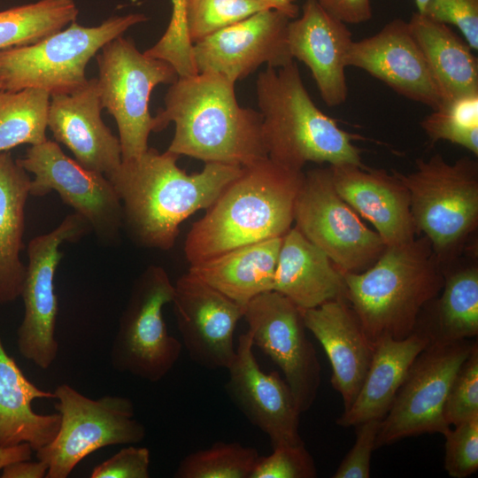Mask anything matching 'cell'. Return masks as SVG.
<instances>
[{
  "label": "cell",
  "instance_id": "obj_29",
  "mask_svg": "<svg viewBox=\"0 0 478 478\" xmlns=\"http://www.w3.org/2000/svg\"><path fill=\"white\" fill-rule=\"evenodd\" d=\"M441 101L478 93V61L449 25L414 12L408 21Z\"/></svg>",
  "mask_w": 478,
  "mask_h": 478
},
{
  "label": "cell",
  "instance_id": "obj_28",
  "mask_svg": "<svg viewBox=\"0 0 478 478\" xmlns=\"http://www.w3.org/2000/svg\"><path fill=\"white\" fill-rule=\"evenodd\" d=\"M281 239L231 250L190 265L188 272L245 307L257 296L273 290Z\"/></svg>",
  "mask_w": 478,
  "mask_h": 478
},
{
  "label": "cell",
  "instance_id": "obj_35",
  "mask_svg": "<svg viewBox=\"0 0 478 478\" xmlns=\"http://www.w3.org/2000/svg\"><path fill=\"white\" fill-rule=\"evenodd\" d=\"M268 8L270 7L259 0H185L189 39L194 44Z\"/></svg>",
  "mask_w": 478,
  "mask_h": 478
},
{
  "label": "cell",
  "instance_id": "obj_5",
  "mask_svg": "<svg viewBox=\"0 0 478 478\" xmlns=\"http://www.w3.org/2000/svg\"><path fill=\"white\" fill-rule=\"evenodd\" d=\"M256 93L264 143L274 163L295 171L309 162L364 165L356 135L316 106L295 61L262 71Z\"/></svg>",
  "mask_w": 478,
  "mask_h": 478
},
{
  "label": "cell",
  "instance_id": "obj_25",
  "mask_svg": "<svg viewBox=\"0 0 478 478\" xmlns=\"http://www.w3.org/2000/svg\"><path fill=\"white\" fill-rule=\"evenodd\" d=\"M273 290L301 310L345 297L346 294L343 274L296 227L282 236Z\"/></svg>",
  "mask_w": 478,
  "mask_h": 478
},
{
  "label": "cell",
  "instance_id": "obj_4",
  "mask_svg": "<svg viewBox=\"0 0 478 478\" xmlns=\"http://www.w3.org/2000/svg\"><path fill=\"white\" fill-rule=\"evenodd\" d=\"M343 276L345 297L374 344L412 334L420 311L443 285L442 266L424 235L386 246L370 267Z\"/></svg>",
  "mask_w": 478,
  "mask_h": 478
},
{
  "label": "cell",
  "instance_id": "obj_22",
  "mask_svg": "<svg viewBox=\"0 0 478 478\" xmlns=\"http://www.w3.org/2000/svg\"><path fill=\"white\" fill-rule=\"evenodd\" d=\"M48 127L84 167L104 175L121 163V147L101 118L97 78L69 94L50 96Z\"/></svg>",
  "mask_w": 478,
  "mask_h": 478
},
{
  "label": "cell",
  "instance_id": "obj_16",
  "mask_svg": "<svg viewBox=\"0 0 478 478\" xmlns=\"http://www.w3.org/2000/svg\"><path fill=\"white\" fill-rule=\"evenodd\" d=\"M290 19L268 8L194 43L197 73H216L235 84L261 65L273 68L289 65L294 61L288 44Z\"/></svg>",
  "mask_w": 478,
  "mask_h": 478
},
{
  "label": "cell",
  "instance_id": "obj_21",
  "mask_svg": "<svg viewBox=\"0 0 478 478\" xmlns=\"http://www.w3.org/2000/svg\"><path fill=\"white\" fill-rule=\"evenodd\" d=\"M328 166L337 193L374 226L386 246L416 237L408 191L392 173L365 165Z\"/></svg>",
  "mask_w": 478,
  "mask_h": 478
},
{
  "label": "cell",
  "instance_id": "obj_36",
  "mask_svg": "<svg viewBox=\"0 0 478 478\" xmlns=\"http://www.w3.org/2000/svg\"><path fill=\"white\" fill-rule=\"evenodd\" d=\"M193 44L185 20V0H173L172 15L161 38L145 54L168 62L180 76L195 73Z\"/></svg>",
  "mask_w": 478,
  "mask_h": 478
},
{
  "label": "cell",
  "instance_id": "obj_2",
  "mask_svg": "<svg viewBox=\"0 0 478 478\" xmlns=\"http://www.w3.org/2000/svg\"><path fill=\"white\" fill-rule=\"evenodd\" d=\"M171 122L175 129L167 150L178 156L242 167L268 158L260 112L242 107L235 83L219 74L178 77L153 117V132Z\"/></svg>",
  "mask_w": 478,
  "mask_h": 478
},
{
  "label": "cell",
  "instance_id": "obj_40",
  "mask_svg": "<svg viewBox=\"0 0 478 478\" xmlns=\"http://www.w3.org/2000/svg\"><path fill=\"white\" fill-rule=\"evenodd\" d=\"M421 14L455 26L470 48L478 50V0H430Z\"/></svg>",
  "mask_w": 478,
  "mask_h": 478
},
{
  "label": "cell",
  "instance_id": "obj_31",
  "mask_svg": "<svg viewBox=\"0 0 478 478\" xmlns=\"http://www.w3.org/2000/svg\"><path fill=\"white\" fill-rule=\"evenodd\" d=\"M50 94L41 89H0V152L45 142Z\"/></svg>",
  "mask_w": 478,
  "mask_h": 478
},
{
  "label": "cell",
  "instance_id": "obj_19",
  "mask_svg": "<svg viewBox=\"0 0 478 478\" xmlns=\"http://www.w3.org/2000/svg\"><path fill=\"white\" fill-rule=\"evenodd\" d=\"M347 66L362 69L400 96L436 109L441 98L408 21L387 23L375 35L353 41Z\"/></svg>",
  "mask_w": 478,
  "mask_h": 478
},
{
  "label": "cell",
  "instance_id": "obj_17",
  "mask_svg": "<svg viewBox=\"0 0 478 478\" xmlns=\"http://www.w3.org/2000/svg\"><path fill=\"white\" fill-rule=\"evenodd\" d=\"M172 303L189 358L209 370L227 369L235 356L234 334L244 307L189 272L174 284Z\"/></svg>",
  "mask_w": 478,
  "mask_h": 478
},
{
  "label": "cell",
  "instance_id": "obj_45",
  "mask_svg": "<svg viewBox=\"0 0 478 478\" xmlns=\"http://www.w3.org/2000/svg\"><path fill=\"white\" fill-rule=\"evenodd\" d=\"M33 449L27 443L0 448V470L9 464L31 459Z\"/></svg>",
  "mask_w": 478,
  "mask_h": 478
},
{
  "label": "cell",
  "instance_id": "obj_1",
  "mask_svg": "<svg viewBox=\"0 0 478 478\" xmlns=\"http://www.w3.org/2000/svg\"><path fill=\"white\" fill-rule=\"evenodd\" d=\"M179 157L148 148L105 175L120 200L122 226L145 247L171 249L180 225L196 212L206 210L243 170L204 163L201 172L188 174L178 166Z\"/></svg>",
  "mask_w": 478,
  "mask_h": 478
},
{
  "label": "cell",
  "instance_id": "obj_26",
  "mask_svg": "<svg viewBox=\"0 0 478 478\" xmlns=\"http://www.w3.org/2000/svg\"><path fill=\"white\" fill-rule=\"evenodd\" d=\"M428 344V339L416 331L402 340L384 337L378 341L363 383L337 424L350 428L372 419L382 420L412 362Z\"/></svg>",
  "mask_w": 478,
  "mask_h": 478
},
{
  "label": "cell",
  "instance_id": "obj_44",
  "mask_svg": "<svg viewBox=\"0 0 478 478\" xmlns=\"http://www.w3.org/2000/svg\"><path fill=\"white\" fill-rule=\"evenodd\" d=\"M49 466L42 460H20L7 465L2 470V478H43L46 477Z\"/></svg>",
  "mask_w": 478,
  "mask_h": 478
},
{
  "label": "cell",
  "instance_id": "obj_34",
  "mask_svg": "<svg viewBox=\"0 0 478 478\" xmlns=\"http://www.w3.org/2000/svg\"><path fill=\"white\" fill-rule=\"evenodd\" d=\"M420 127L431 144L448 141L478 155V93L441 101Z\"/></svg>",
  "mask_w": 478,
  "mask_h": 478
},
{
  "label": "cell",
  "instance_id": "obj_47",
  "mask_svg": "<svg viewBox=\"0 0 478 478\" xmlns=\"http://www.w3.org/2000/svg\"><path fill=\"white\" fill-rule=\"evenodd\" d=\"M430 0H414L416 7H417V12L423 13L427 4L429 3Z\"/></svg>",
  "mask_w": 478,
  "mask_h": 478
},
{
  "label": "cell",
  "instance_id": "obj_6",
  "mask_svg": "<svg viewBox=\"0 0 478 478\" xmlns=\"http://www.w3.org/2000/svg\"><path fill=\"white\" fill-rule=\"evenodd\" d=\"M392 173L405 185L417 234L422 232L442 269L470 245L478 227V162L463 157L454 163L441 154L417 158L415 169Z\"/></svg>",
  "mask_w": 478,
  "mask_h": 478
},
{
  "label": "cell",
  "instance_id": "obj_39",
  "mask_svg": "<svg viewBox=\"0 0 478 478\" xmlns=\"http://www.w3.org/2000/svg\"><path fill=\"white\" fill-rule=\"evenodd\" d=\"M317 469L305 444L279 445L259 459L251 478H314Z\"/></svg>",
  "mask_w": 478,
  "mask_h": 478
},
{
  "label": "cell",
  "instance_id": "obj_27",
  "mask_svg": "<svg viewBox=\"0 0 478 478\" xmlns=\"http://www.w3.org/2000/svg\"><path fill=\"white\" fill-rule=\"evenodd\" d=\"M35 399H55V394L25 376L0 337V448L27 443L36 451L54 439L60 416L35 412Z\"/></svg>",
  "mask_w": 478,
  "mask_h": 478
},
{
  "label": "cell",
  "instance_id": "obj_18",
  "mask_svg": "<svg viewBox=\"0 0 478 478\" xmlns=\"http://www.w3.org/2000/svg\"><path fill=\"white\" fill-rule=\"evenodd\" d=\"M248 332L239 337L235 356L227 368L226 390L244 416L279 445L305 444L299 435L301 414L291 390L277 372L265 373L253 353Z\"/></svg>",
  "mask_w": 478,
  "mask_h": 478
},
{
  "label": "cell",
  "instance_id": "obj_41",
  "mask_svg": "<svg viewBox=\"0 0 478 478\" xmlns=\"http://www.w3.org/2000/svg\"><path fill=\"white\" fill-rule=\"evenodd\" d=\"M381 419H372L358 423L356 428V440L347 452L334 478H369L370 463L376 438L381 427Z\"/></svg>",
  "mask_w": 478,
  "mask_h": 478
},
{
  "label": "cell",
  "instance_id": "obj_43",
  "mask_svg": "<svg viewBox=\"0 0 478 478\" xmlns=\"http://www.w3.org/2000/svg\"><path fill=\"white\" fill-rule=\"evenodd\" d=\"M329 14L345 24H360L373 15L371 0H317Z\"/></svg>",
  "mask_w": 478,
  "mask_h": 478
},
{
  "label": "cell",
  "instance_id": "obj_10",
  "mask_svg": "<svg viewBox=\"0 0 478 478\" xmlns=\"http://www.w3.org/2000/svg\"><path fill=\"white\" fill-rule=\"evenodd\" d=\"M173 294L174 284L160 266H150L138 277L110 351L115 370L150 382H159L172 370L182 344L169 335L163 308Z\"/></svg>",
  "mask_w": 478,
  "mask_h": 478
},
{
  "label": "cell",
  "instance_id": "obj_24",
  "mask_svg": "<svg viewBox=\"0 0 478 478\" xmlns=\"http://www.w3.org/2000/svg\"><path fill=\"white\" fill-rule=\"evenodd\" d=\"M474 243L443 268V285L420 311L414 331L431 343H450L478 335V262ZM413 331V332H414Z\"/></svg>",
  "mask_w": 478,
  "mask_h": 478
},
{
  "label": "cell",
  "instance_id": "obj_23",
  "mask_svg": "<svg viewBox=\"0 0 478 478\" xmlns=\"http://www.w3.org/2000/svg\"><path fill=\"white\" fill-rule=\"evenodd\" d=\"M305 326L320 342L332 368V387L344 410L354 401L369 368L374 344L366 335L346 297L302 310Z\"/></svg>",
  "mask_w": 478,
  "mask_h": 478
},
{
  "label": "cell",
  "instance_id": "obj_46",
  "mask_svg": "<svg viewBox=\"0 0 478 478\" xmlns=\"http://www.w3.org/2000/svg\"><path fill=\"white\" fill-rule=\"evenodd\" d=\"M268 5L270 8L275 9L289 19H295L298 16L299 7L297 0H259Z\"/></svg>",
  "mask_w": 478,
  "mask_h": 478
},
{
  "label": "cell",
  "instance_id": "obj_30",
  "mask_svg": "<svg viewBox=\"0 0 478 478\" xmlns=\"http://www.w3.org/2000/svg\"><path fill=\"white\" fill-rule=\"evenodd\" d=\"M31 179L9 151L0 152V304L20 297L26 266L20 260L25 207Z\"/></svg>",
  "mask_w": 478,
  "mask_h": 478
},
{
  "label": "cell",
  "instance_id": "obj_9",
  "mask_svg": "<svg viewBox=\"0 0 478 478\" xmlns=\"http://www.w3.org/2000/svg\"><path fill=\"white\" fill-rule=\"evenodd\" d=\"M97 78L103 108L114 118L122 161L141 156L148 150L153 132L149 111L150 96L158 84H172L179 77L166 61L150 57L134 41L120 35L97 52Z\"/></svg>",
  "mask_w": 478,
  "mask_h": 478
},
{
  "label": "cell",
  "instance_id": "obj_8",
  "mask_svg": "<svg viewBox=\"0 0 478 478\" xmlns=\"http://www.w3.org/2000/svg\"><path fill=\"white\" fill-rule=\"evenodd\" d=\"M60 425L54 439L37 450V459L49 466L47 478H66L87 456L107 446L135 444L146 428L135 418L133 402L125 397L91 399L70 385L55 390Z\"/></svg>",
  "mask_w": 478,
  "mask_h": 478
},
{
  "label": "cell",
  "instance_id": "obj_12",
  "mask_svg": "<svg viewBox=\"0 0 478 478\" xmlns=\"http://www.w3.org/2000/svg\"><path fill=\"white\" fill-rule=\"evenodd\" d=\"M476 343L472 339L431 343L420 352L382 420L376 448L427 433L444 436L451 429L443 417L446 397L459 366Z\"/></svg>",
  "mask_w": 478,
  "mask_h": 478
},
{
  "label": "cell",
  "instance_id": "obj_32",
  "mask_svg": "<svg viewBox=\"0 0 478 478\" xmlns=\"http://www.w3.org/2000/svg\"><path fill=\"white\" fill-rule=\"evenodd\" d=\"M74 0H39L0 12V50L27 45L75 21Z\"/></svg>",
  "mask_w": 478,
  "mask_h": 478
},
{
  "label": "cell",
  "instance_id": "obj_42",
  "mask_svg": "<svg viewBox=\"0 0 478 478\" xmlns=\"http://www.w3.org/2000/svg\"><path fill=\"white\" fill-rule=\"evenodd\" d=\"M150 451L146 447L129 444L95 466L91 478H148Z\"/></svg>",
  "mask_w": 478,
  "mask_h": 478
},
{
  "label": "cell",
  "instance_id": "obj_14",
  "mask_svg": "<svg viewBox=\"0 0 478 478\" xmlns=\"http://www.w3.org/2000/svg\"><path fill=\"white\" fill-rule=\"evenodd\" d=\"M253 345L281 370L300 412L316 399L321 367L306 335L302 310L277 291L264 292L244 307Z\"/></svg>",
  "mask_w": 478,
  "mask_h": 478
},
{
  "label": "cell",
  "instance_id": "obj_33",
  "mask_svg": "<svg viewBox=\"0 0 478 478\" xmlns=\"http://www.w3.org/2000/svg\"><path fill=\"white\" fill-rule=\"evenodd\" d=\"M258 451L240 443L216 442L184 457L176 478H251L259 459Z\"/></svg>",
  "mask_w": 478,
  "mask_h": 478
},
{
  "label": "cell",
  "instance_id": "obj_11",
  "mask_svg": "<svg viewBox=\"0 0 478 478\" xmlns=\"http://www.w3.org/2000/svg\"><path fill=\"white\" fill-rule=\"evenodd\" d=\"M294 222L343 274L365 271L386 248L381 236L337 193L329 166L305 173Z\"/></svg>",
  "mask_w": 478,
  "mask_h": 478
},
{
  "label": "cell",
  "instance_id": "obj_13",
  "mask_svg": "<svg viewBox=\"0 0 478 478\" xmlns=\"http://www.w3.org/2000/svg\"><path fill=\"white\" fill-rule=\"evenodd\" d=\"M90 230L89 222L75 212L50 232L33 238L27 245L28 264L20 294L24 316L17 330V346L21 356L39 368H49L58 351L55 336L58 303L54 278L63 256L59 248Z\"/></svg>",
  "mask_w": 478,
  "mask_h": 478
},
{
  "label": "cell",
  "instance_id": "obj_20",
  "mask_svg": "<svg viewBox=\"0 0 478 478\" xmlns=\"http://www.w3.org/2000/svg\"><path fill=\"white\" fill-rule=\"evenodd\" d=\"M353 41L347 24L327 12L317 0H305L301 16L289 22L291 57L309 68L329 107L343 104L348 97L346 58Z\"/></svg>",
  "mask_w": 478,
  "mask_h": 478
},
{
  "label": "cell",
  "instance_id": "obj_37",
  "mask_svg": "<svg viewBox=\"0 0 478 478\" xmlns=\"http://www.w3.org/2000/svg\"><path fill=\"white\" fill-rule=\"evenodd\" d=\"M478 416V344L459 366L450 386L444 407L446 422L456 426Z\"/></svg>",
  "mask_w": 478,
  "mask_h": 478
},
{
  "label": "cell",
  "instance_id": "obj_38",
  "mask_svg": "<svg viewBox=\"0 0 478 478\" xmlns=\"http://www.w3.org/2000/svg\"><path fill=\"white\" fill-rule=\"evenodd\" d=\"M453 427L443 436L444 469L451 477L466 478L478 469V416Z\"/></svg>",
  "mask_w": 478,
  "mask_h": 478
},
{
  "label": "cell",
  "instance_id": "obj_3",
  "mask_svg": "<svg viewBox=\"0 0 478 478\" xmlns=\"http://www.w3.org/2000/svg\"><path fill=\"white\" fill-rule=\"evenodd\" d=\"M303 171L269 158L243 167L189 229L184 252L190 265L231 250L282 237L294 223Z\"/></svg>",
  "mask_w": 478,
  "mask_h": 478
},
{
  "label": "cell",
  "instance_id": "obj_15",
  "mask_svg": "<svg viewBox=\"0 0 478 478\" xmlns=\"http://www.w3.org/2000/svg\"><path fill=\"white\" fill-rule=\"evenodd\" d=\"M17 163L34 174L30 195L56 191L104 241L117 238L122 227V207L114 188L103 173L88 169L66 156L58 143L31 145Z\"/></svg>",
  "mask_w": 478,
  "mask_h": 478
},
{
  "label": "cell",
  "instance_id": "obj_48",
  "mask_svg": "<svg viewBox=\"0 0 478 478\" xmlns=\"http://www.w3.org/2000/svg\"><path fill=\"white\" fill-rule=\"evenodd\" d=\"M0 89H2V86H1V83H0Z\"/></svg>",
  "mask_w": 478,
  "mask_h": 478
},
{
  "label": "cell",
  "instance_id": "obj_7",
  "mask_svg": "<svg viewBox=\"0 0 478 478\" xmlns=\"http://www.w3.org/2000/svg\"><path fill=\"white\" fill-rule=\"evenodd\" d=\"M147 19L142 13L113 16L98 26L76 21L34 43L0 50L2 89H41L50 96L86 85V66L101 48Z\"/></svg>",
  "mask_w": 478,
  "mask_h": 478
}]
</instances>
